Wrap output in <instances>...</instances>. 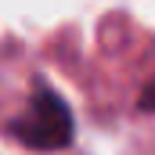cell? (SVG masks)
I'll use <instances>...</instances> for the list:
<instances>
[{
  "mask_svg": "<svg viewBox=\"0 0 155 155\" xmlns=\"http://www.w3.org/2000/svg\"><path fill=\"white\" fill-rule=\"evenodd\" d=\"M11 137L33 152H58L69 148L76 137V123L69 105L61 101V94H54L51 87H33V97L25 105V112L18 119H11Z\"/></svg>",
  "mask_w": 155,
  "mask_h": 155,
  "instance_id": "cell-1",
  "label": "cell"
},
{
  "mask_svg": "<svg viewBox=\"0 0 155 155\" xmlns=\"http://www.w3.org/2000/svg\"><path fill=\"white\" fill-rule=\"evenodd\" d=\"M137 108H141V112H155V83H148V87L141 90V97H137Z\"/></svg>",
  "mask_w": 155,
  "mask_h": 155,
  "instance_id": "cell-2",
  "label": "cell"
}]
</instances>
